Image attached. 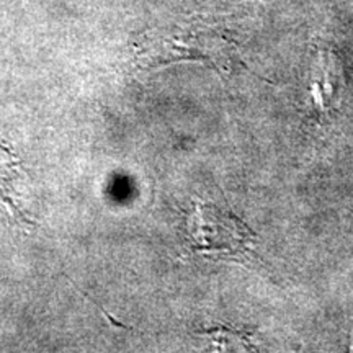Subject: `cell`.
I'll use <instances>...</instances> for the list:
<instances>
[{
  "label": "cell",
  "mask_w": 353,
  "mask_h": 353,
  "mask_svg": "<svg viewBox=\"0 0 353 353\" xmlns=\"http://www.w3.org/2000/svg\"><path fill=\"white\" fill-rule=\"evenodd\" d=\"M190 236L196 252L226 260H245L252 254L255 234L231 213L213 205H198L190 219Z\"/></svg>",
  "instance_id": "obj_1"
},
{
  "label": "cell",
  "mask_w": 353,
  "mask_h": 353,
  "mask_svg": "<svg viewBox=\"0 0 353 353\" xmlns=\"http://www.w3.org/2000/svg\"><path fill=\"white\" fill-rule=\"evenodd\" d=\"M223 57L219 41L213 34L192 28H174L145 38L141 59L148 68L175 61H205L214 64Z\"/></svg>",
  "instance_id": "obj_2"
}]
</instances>
